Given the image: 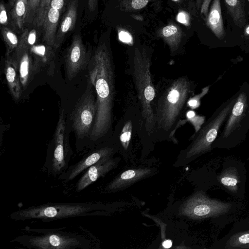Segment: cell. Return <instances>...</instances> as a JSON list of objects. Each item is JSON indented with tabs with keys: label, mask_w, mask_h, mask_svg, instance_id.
I'll use <instances>...</instances> for the list:
<instances>
[{
	"label": "cell",
	"mask_w": 249,
	"mask_h": 249,
	"mask_svg": "<svg viewBox=\"0 0 249 249\" xmlns=\"http://www.w3.org/2000/svg\"><path fill=\"white\" fill-rule=\"evenodd\" d=\"M196 84L187 75L162 78L155 85L152 103L154 136L172 138L175 131L188 120V102L195 94Z\"/></svg>",
	"instance_id": "6da1fadb"
},
{
	"label": "cell",
	"mask_w": 249,
	"mask_h": 249,
	"mask_svg": "<svg viewBox=\"0 0 249 249\" xmlns=\"http://www.w3.org/2000/svg\"><path fill=\"white\" fill-rule=\"evenodd\" d=\"M89 77L96 93L97 110L89 140L95 142L111 130L115 96V65L110 50L100 43L90 60Z\"/></svg>",
	"instance_id": "7a4b0ae2"
},
{
	"label": "cell",
	"mask_w": 249,
	"mask_h": 249,
	"mask_svg": "<svg viewBox=\"0 0 249 249\" xmlns=\"http://www.w3.org/2000/svg\"><path fill=\"white\" fill-rule=\"evenodd\" d=\"M152 52L145 46H136L128 53L127 73L136 91L140 120L139 132L146 137L154 136L152 103L155 95L151 67Z\"/></svg>",
	"instance_id": "3957f363"
},
{
	"label": "cell",
	"mask_w": 249,
	"mask_h": 249,
	"mask_svg": "<svg viewBox=\"0 0 249 249\" xmlns=\"http://www.w3.org/2000/svg\"><path fill=\"white\" fill-rule=\"evenodd\" d=\"M22 230L28 233L12 240L28 249H92L95 237L82 226L58 228H31Z\"/></svg>",
	"instance_id": "277c9868"
},
{
	"label": "cell",
	"mask_w": 249,
	"mask_h": 249,
	"mask_svg": "<svg viewBox=\"0 0 249 249\" xmlns=\"http://www.w3.org/2000/svg\"><path fill=\"white\" fill-rule=\"evenodd\" d=\"M104 206L93 202H50L20 209L11 213L10 219L16 221L38 220L50 222L62 219L100 214Z\"/></svg>",
	"instance_id": "5b68a950"
},
{
	"label": "cell",
	"mask_w": 249,
	"mask_h": 249,
	"mask_svg": "<svg viewBox=\"0 0 249 249\" xmlns=\"http://www.w3.org/2000/svg\"><path fill=\"white\" fill-rule=\"evenodd\" d=\"M236 93V100L223 129L212 147L235 146L246 138L249 130V84L244 82Z\"/></svg>",
	"instance_id": "8992f818"
},
{
	"label": "cell",
	"mask_w": 249,
	"mask_h": 249,
	"mask_svg": "<svg viewBox=\"0 0 249 249\" xmlns=\"http://www.w3.org/2000/svg\"><path fill=\"white\" fill-rule=\"evenodd\" d=\"M236 93L223 103L194 135L186 150V158L197 156L211 150L218 131L228 118L237 97Z\"/></svg>",
	"instance_id": "52a82bcc"
},
{
	"label": "cell",
	"mask_w": 249,
	"mask_h": 249,
	"mask_svg": "<svg viewBox=\"0 0 249 249\" xmlns=\"http://www.w3.org/2000/svg\"><path fill=\"white\" fill-rule=\"evenodd\" d=\"M65 121L64 111L60 114L53 143L47 151L43 172L48 175L58 178L69 167L73 152L65 135Z\"/></svg>",
	"instance_id": "ba28073f"
},
{
	"label": "cell",
	"mask_w": 249,
	"mask_h": 249,
	"mask_svg": "<svg viewBox=\"0 0 249 249\" xmlns=\"http://www.w3.org/2000/svg\"><path fill=\"white\" fill-rule=\"evenodd\" d=\"M221 0H212L207 16L203 18L210 33V46L214 48L232 47L237 45L232 28L224 23Z\"/></svg>",
	"instance_id": "9c48e42d"
},
{
	"label": "cell",
	"mask_w": 249,
	"mask_h": 249,
	"mask_svg": "<svg viewBox=\"0 0 249 249\" xmlns=\"http://www.w3.org/2000/svg\"><path fill=\"white\" fill-rule=\"evenodd\" d=\"M96 110V99L92 92H85L77 102L71 116L77 140L89 138Z\"/></svg>",
	"instance_id": "30bf717a"
},
{
	"label": "cell",
	"mask_w": 249,
	"mask_h": 249,
	"mask_svg": "<svg viewBox=\"0 0 249 249\" xmlns=\"http://www.w3.org/2000/svg\"><path fill=\"white\" fill-rule=\"evenodd\" d=\"M231 205L198 194L189 199L181 209V213L194 218L215 216L227 213Z\"/></svg>",
	"instance_id": "8fae6325"
},
{
	"label": "cell",
	"mask_w": 249,
	"mask_h": 249,
	"mask_svg": "<svg viewBox=\"0 0 249 249\" xmlns=\"http://www.w3.org/2000/svg\"><path fill=\"white\" fill-rule=\"evenodd\" d=\"M113 151V148L109 146L94 148L86 153L78 162L69 166L66 171L57 178L62 183H67L101 159L109 157Z\"/></svg>",
	"instance_id": "7c38bea8"
},
{
	"label": "cell",
	"mask_w": 249,
	"mask_h": 249,
	"mask_svg": "<svg viewBox=\"0 0 249 249\" xmlns=\"http://www.w3.org/2000/svg\"><path fill=\"white\" fill-rule=\"evenodd\" d=\"M88 54L81 36L75 35L69 47L65 56V66L67 76L70 80L88 64Z\"/></svg>",
	"instance_id": "4fadbf2b"
},
{
	"label": "cell",
	"mask_w": 249,
	"mask_h": 249,
	"mask_svg": "<svg viewBox=\"0 0 249 249\" xmlns=\"http://www.w3.org/2000/svg\"><path fill=\"white\" fill-rule=\"evenodd\" d=\"M221 3L235 36V32L246 23L249 3L247 0H221Z\"/></svg>",
	"instance_id": "5bb4252c"
},
{
	"label": "cell",
	"mask_w": 249,
	"mask_h": 249,
	"mask_svg": "<svg viewBox=\"0 0 249 249\" xmlns=\"http://www.w3.org/2000/svg\"><path fill=\"white\" fill-rule=\"evenodd\" d=\"M109 157L104 158L82 173L74 186L75 192H82L112 168L113 162Z\"/></svg>",
	"instance_id": "9a60e30c"
},
{
	"label": "cell",
	"mask_w": 249,
	"mask_h": 249,
	"mask_svg": "<svg viewBox=\"0 0 249 249\" xmlns=\"http://www.w3.org/2000/svg\"><path fill=\"white\" fill-rule=\"evenodd\" d=\"M4 73L7 85L13 98L18 100L22 94L18 63L14 56H6L4 61Z\"/></svg>",
	"instance_id": "2e32d148"
},
{
	"label": "cell",
	"mask_w": 249,
	"mask_h": 249,
	"mask_svg": "<svg viewBox=\"0 0 249 249\" xmlns=\"http://www.w3.org/2000/svg\"><path fill=\"white\" fill-rule=\"evenodd\" d=\"M61 11L50 6L43 20V40L47 45L53 47L54 46Z\"/></svg>",
	"instance_id": "e0dca14e"
},
{
	"label": "cell",
	"mask_w": 249,
	"mask_h": 249,
	"mask_svg": "<svg viewBox=\"0 0 249 249\" xmlns=\"http://www.w3.org/2000/svg\"><path fill=\"white\" fill-rule=\"evenodd\" d=\"M77 14L76 2L75 1H72L69 3L67 12L57 31L53 46L54 48H59L62 43L66 34L74 28Z\"/></svg>",
	"instance_id": "ac0fdd59"
},
{
	"label": "cell",
	"mask_w": 249,
	"mask_h": 249,
	"mask_svg": "<svg viewBox=\"0 0 249 249\" xmlns=\"http://www.w3.org/2000/svg\"><path fill=\"white\" fill-rule=\"evenodd\" d=\"M159 35L169 46L172 56L180 52L183 34L179 26L175 24L166 25L160 30Z\"/></svg>",
	"instance_id": "d6986e66"
},
{
	"label": "cell",
	"mask_w": 249,
	"mask_h": 249,
	"mask_svg": "<svg viewBox=\"0 0 249 249\" xmlns=\"http://www.w3.org/2000/svg\"><path fill=\"white\" fill-rule=\"evenodd\" d=\"M29 51L33 57L35 74L39 72L42 67L50 64L54 57L53 47L48 45H34L30 48Z\"/></svg>",
	"instance_id": "ffe728a7"
},
{
	"label": "cell",
	"mask_w": 249,
	"mask_h": 249,
	"mask_svg": "<svg viewBox=\"0 0 249 249\" xmlns=\"http://www.w3.org/2000/svg\"><path fill=\"white\" fill-rule=\"evenodd\" d=\"M17 62L21 87L22 90H24L31 81L33 76L35 74L33 57L29 50L24 51Z\"/></svg>",
	"instance_id": "44dd1931"
},
{
	"label": "cell",
	"mask_w": 249,
	"mask_h": 249,
	"mask_svg": "<svg viewBox=\"0 0 249 249\" xmlns=\"http://www.w3.org/2000/svg\"><path fill=\"white\" fill-rule=\"evenodd\" d=\"M36 40V32L34 29L24 30L19 39L18 46L15 51L14 56L16 61L20 57L22 53L25 50H29L30 48L35 45Z\"/></svg>",
	"instance_id": "7402d4cb"
},
{
	"label": "cell",
	"mask_w": 249,
	"mask_h": 249,
	"mask_svg": "<svg viewBox=\"0 0 249 249\" xmlns=\"http://www.w3.org/2000/svg\"><path fill=\"white\" fill-rule=\"evenodd\" d=\"M28 0H16L12 12L13 18L18 27L22 28L26 19Z\"/></svg>",
	"instance_id": "603a6c76"
},
{
	"label": "cell",
	"mask_w": 249,
	"mask_h": 249,
	"mask_svg": "<svg viewBox=\"0 0 249 249\" xmlns=\"http://www.w3.org/2000/svg\"><path fill=\"white\" fill-rule=\"evenodd\" d=\"M1 35L6 46L5 55H10L17 49L19 40L17 35L10 29L6 27L1 28Z\"/></svg>",
	"instance_id": "cb8c5ba5"
},
{
	"label": "cell",
	"mask_w": 249,
	"mask_h": 249,
	"mask_svg": "<svg viewBox=\"0 0 249 249\" xmlns=\"http://www.w3.org/2000/svg\"><path fill=\"white\" fill-rule=\"evenodd\" d=\"M235 37L237 45L246 53H249V10L245 25L235 32Z\"/></svg>",
	"instance_id": "d4e9b609"
},
{
	"label": "cell",
	"mask_w": 249,
	"mask_h": 249,
	"mask_svg": "<svg viewBox=\"0 0 249 249\" xmlns=\"http://www.w3.org/2000/svg\"><path fill=\"white\" fill-rule=\"evenodd\" d=\"M249 246V230L231 236L227 243V248L246 249Z\"/></svg>",
	"instance_id": "484cf974"
},
{
	"label": "cell",
	"mask_w": 249,
	"mask_h": 249,
	"mask_svg": "<svg viewBox=\"0 0 249 249\" xmlns=\"http://www.w3.org/2000/svg\"><path fill=\"white\" fill-rule=\"evenodd\" d=\"M221 183L232 191H236L237 189L238 178L235 171L233 169H228L219 177Z\"/></svg>",
	"instance_id": "4316f807"
},
{
	"label": "cell",
	"mask_w": 249,
	"mask_h": 249,
	"mask_svg": "<svg viewBox=\"0 0 249 249\" xmlns=\"http://www.w3.org/2000/svg\"><path fill=\"white\" fill-rule=\"evenodd\" d=\"M51 0H40L38 10L34 18V24L42 26L43 20L47 10L50 6Z\"/></svg>",
	"instance_id": "83f0119b"
},
{
	"label": "cell",
	"mask_w": 249,
	"mask_h": 249,
	"mask_svg": "<svg viewBox=\"0 0 249 249\" xmlns=\"http://www.w3.org/2000/svg\"><path fill=\"white\" fill-rule=\"evenodd\" d=\"M186 117L188 121L193 125L195 133L197 132L205 122V117L196 115L193 110H189L186 113Z\"/></svg>",
	"instance_id": "f1b7e54d"
},
{
	"label": "cell",
	"mask_w": 249,
	"mask_h": 249,
	"mask_svg": "<svg viewBox=\"0 0 249 249\" xmlns=\"http://www.w3.org/2000/svg\"><path fill=\"white\" fill-rule=\"evenodd\" d=\"M209 86L206 87L202 89L201 92L190 98L188 102V107L192 109H195L199 107L200 105V100L208 92Z\"/></svg>",
	"instance_id": "f546056e"
},
{
	"label": "cell",
	"mask_w": 249,
	"mask_h": 249,
	"mask_svg": "<svg viewBox=\"0 0 249 249\" xmlns=\"http://www.w3.org/2000/svg\"><path fill=\"white\" fill-rule=\"evenodd\" d=\"M40 0H28V11L26 20L34 19L38 10Z\"/></svg>",
	"instance_id": "4dcf8cb0"
},
{
	"label": "cell",
	"mask_w": 249,
	"mask_h": 249,
	"mask_svg": "<svg viewBox=\"0 0 249 249\" xmlns=\"http://www.w3.org/2000/svg\"><path fill=\"white\" fill-rule=\"evenodd\" d=\"M137 172L133 170H129L122 174L120 177L112 182H117L121 180H128L134 178L137 175Z\"/></svg>",
	"instance_id": "1f68e13d"
},
{
	"label": "cell",
	"mask_w": 249,
	"mask_h": 249,
	"mask_svg": "<svg viewBox=\"0 0 249 249\" xmlns=\"http://www.w3.org/2000/svg\"><path fill=\"white\" fill-rule=\"evenodd\" d=\"M211 1L212 0H203L199 10L200 15L202 18L207 16Z\"/></svg>",
	"instance_id": "d6a6232c"
},
{
	"label": "cell",
	"mask_w": 249,
	"mask_h": 249,
	"mask_svg": "<svg viewBox=\"0 0 249 249\" xmlns=\"http://www.w3.org/2000/svg\"><path fill=\"white\" fill-rule=\"evenodd\" d=\"M0 23L3 25H6L8 24V17L6 10L2 2H1L0 4Z\"/></svg>",
	"instance_id": "836d02e7"
},
{
	"label": "cell",
	"mask_w": 249,
	"mask_h": 249,
	"mask_svg": "<svg viewBox=\"0 0 249 249\" xmlns=\"http://www.w3.org/2000/svg\"><path fill=\"white\" fill-rule=\"evenodd\" d=\"M119 38L120 40L125 43H130L132 41L130 35L125 31H120L119 33Z\"/></svg>",
	"instance_id": "e575fe53"
},
{
	"label": "cell",
	"mask_w": 249,
	"mask_h": 249,
	"mask_svg": "<svg viewBox=\"0 0 249 249\" xmlns=\"http://www.w3.org/2000/svg\"><path fill=\"white\" fill-rule=\"evenodd\" d=\"M148 0H132L131 5L135 9L143 8L148 3Z\"/></svg>",
	"instance_id": "d590c367"
},
{
	"label": "cell",
	"mask_w": 249,
	"mask_h": 249,
	"mask_svg": "<svg viewBox=\"0 0 249 249\" xmlns=\"http://www.w3.org/2000/svg\"><path fill=\"white\" fill-rule=\"evenodd\" d=\"M65 0H51L50 6L55 9L61 11L64 5Z\"/></svg>",
	"instance_id": "8d00e7d4"
},
{
	"label": "cell",
	"mask_w": 249,
	"mask_h": 249,
	"mask_svg": "<svg viewBox=\"0 0 249 249\" xmlns=\"http://www.w3.org/2000/svg\"><path fill=\"white\" fill-rule=\"evenodd\" d=\"M97 3L98 0H88V7L91 12L95 10Z\"/></svg>",
	"instance_id": "74e56055"
},
{
	"label": "cell",
	"mask_w": 249,
	"mask_h": 249,
	"mask_svg": "<svg viewBox=\"0 0 249 249\" xmlns=\"http://www.w3.org/2000/svg\"><path fill=\"white\" fill-rule=\"evenodd\" d=\"M178 20L183 23H186V20L188 21V19H186L185 13L183 12H180L178 14Z\"/></svg>",
	"instance_id": "f35d334b"
},
{
	"label": "cell",
	"mask_w": 249,
	"mask_h": 249,
	"mask_svg": "<svg viewBox=\"0 0 249 249\" xmlns=\"http://www.w3.org/2000/svg\"><path fill=\"white\" fill-rule=\"evenodd\" d=\"M162 245L164 248L168 249L171 247L172 242L170 240H166L163 242Z\"/></svg>",
	"instance_id": "ab89813d"
},
{
	"label": "cell",
	"mask_w": 249,
	"mask_h": 249,
	"mask_svg": "<svg viewBox=\"0 0 249 249\" xmlns=\"http://www.w3.org/2000/svg\"><path fill=\"white\" fill-rule=\"evenodd\" d=\"M203 0H196L195 6L197 10L199 11Z\"/></svg>",
	"instance_id": "60d3db41"
},
{
	"label": "cell",
	"mask_w": 249,
	"mask_h": 249,
	"mask_svg": "<svg viewBox=\"0 0 249 249\" xmlns=\"http://www.w3.org/2000/svg\"><path fill=\"white\" fill-rule=\"evenodd\" d=\"M15 1H16V0H11V4L13 5V4H14Z\"/></svg>",
	"instance_id": "b9f144b4"
},
{
	"label": "cell",
	"mask_w": 249,
	"mask_h": 249,
	"mask_svg": "<svg viewBox=\"0 0 249 249\" xmlns=\"http://www.w3.org/2000/svg\"><path fill=\"white\" fill-rule=\"evenodd\" d=\"M246 249H249V246H248Z\"/></svg>",
	"instance_id": "7bdbcfd3"
},
{
	"label": "cell",
	"mask_w": 249,
	"mask_h": 249,
	"mask_svg": "<svg viewBox=\"0 0 249 249\" xmlns=\"http://www.w3.org/2000/svg\"><path fill=\"white\" fill-rule=\"evenodd\" d=\"M248 3H249V0H247Z\"/></svg>",
	"instance_id": "ee69618b"
}]
</instances>
